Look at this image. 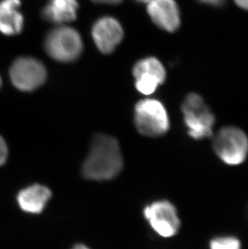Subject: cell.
I'll return each instance as SVG.
<instances>
[{"instance_id":"1","label":"cell","mask_w":248,"mask_h":249,"mask_svg":"<svg viewBox=\"0 0 248 249\" xmlns=\"http://www.w3.org/2000/svg\"><path fill=\"white\" fill-rule=\"evenodd\" d=\"M123 165L122 154L117 140L106 135H96L82 166V174L89 180L106 181L117 176Z\"/></svg>"},{"instance_id":"2","label":"cell","mask_w":248,"mask_h":249,"mask_svg":"<svg viewBox=\"0 0 248 249\" xmlns=\"http://www.w3.org/2000/svg\"><path fill=\"white\" fill-rule=\"evenodd\" d=\"M135 123L140 133L148 137H160L169 129L166 109L157 99H143L136 104Z\"/></svg>"},{"instance_id":"3","label":"cell","mask_w":248,"mask_h":249,"mask_svg":"<svg viewBox=\"0 0 248 249\" xmlns=\"http://www.w3.org/2000/svg\"><path fill=\"white\" fill-rule=\"evenodd\" d=\"M181 110L190 137L200 140L213 135L215 118L200 95L195 93L188 94Z\"/></svg>"},{"instance_id":"4","label":"cell","mask_w":248,"mask_h":249,"mask_svg":"<svg viewBox=\"0 0 248 249\" xmlns=\"http://www.w3.org/2000/svg\"><path fill=\"white\" fill-rule=\"evenodd\" d=\"M213 148L223 162L238 165L246 160L248 138L245 132L238 127H224L213 137Z\"/></svg>"},{"instance_id":"5","label":"cell","mask_w":248,"mask_h":249,"mask_svg":"<svg viewBox=\"0 0 248 249\" xmlns=\"http://www.w3.org/2000/svg\"><path fill=\"white\" fill-rule=\"evenodd\" d=\"M45 51L52 58L61 62H71L80 56L82 40L79 33L70 27H58L48 33Z\"/></svg>"},{"instance_id":"6","label":"cell","mask_w":248,"mask_h":249,"mask_svg":"<svg viewBox=\"0 0 248 249\" xmlns=\"http://www.w3.org/2000/svg\"><path fill=\"white\" fill-rule=\"evenodd\" d=\"M46 69L40 61L33 57H19L10 69L12 84L23 91L37 89L46 79Z\"/></svg>"},{"instance_id":"7","label":"cell","mask_w":248,"mask_h":249,"mask_svg":"<svg viewBox=\"0 0 248 249\" xmlns=\"http://www.w3.org/2000/svg\"><path fill=\"white\" fill-rule=\"evenodd\" d=\"M144 215L153 230L162 237H172L180 229V221L174 205L168 201H158L148 206Z\"/></svg>"},{"instance_id":"8","label":"cell","mask_w":248,"mask_h":249,"mask_svg":"<svg viewBox=\"0 0 248 249\" xmlns=\"http://www.w3.org/2000/svg\"><path fill=\"white\" fill-rule=\"evenodd\" d=\"M136 87L141 94L149 95L164 83L166 71L161 62L155 57H147L139 61L133 68Z\"/></svg>"},{"instance_id":"9","label":"cell","mask_w":248,"mask_h":249,"mask_svg":"<svg viewBox=\"0 0 248 249\" xmlns=\"http://www.w3.org/2000/svg\"><path fill=\"white\" fill-rule=\"evenodd\" d=\"M92 36L101 52L110 53L121 42L124 30L116 19L112 17H103L94 24Z\"/></svg>"},{"instance_id":"10","label":"cell","mask_w":248,"mask_h":249,"mask_svg":"<svg viewBox=\"0 0 248 249\" xmlns=\"http://www.w3.org/2000/svg\"><path fill=\"white\" fill-rule=\"evenodd\" d=\"M148 13L163 30L174 33L180 27V9L175 0H152L148 2Z\"/></svg>"},{"instance_id":"11","label":"cell","mask_w":248,"mask_h":249,"mask_svg":"<svg viewBox=\"0 0 248 249\" xmlns=\"http://www.w3.org/2000/svg\"><path fill=\"white\" fill-rule=\"evenodd\" d=\"M20 0L0 1V32L6 36H16L21 33L24 17L19 12Z\"/></svg>"},{"instance_id":"12","label":"cell","mask_w":248,"mask_h":249,"mask_svg":"<svg viewBox=\"0 0 248 249\" xmlns=\"http://www.w3.org/2000/svg\"><path fill=\"white\" fill-rule=\"evenodd\" d=\"M77 0H50L42 10V17L53 24H65L77 18Z\"/></svg>"},{"instance_id":"13","label":"cell","mask_w":248,"mask_h":249,"mask_svg":"<svg viewBox=\"0 0 248 249\" xmlns=\"http://www.w3.org/2000/svg\"><path fill=\"white\" fill-rule=\"evenodd\" d=\"M51 195V191L47 187L33 185L20 191L17 196V201L24 212L38 214L44 210Z\"/></svg>"},{"instance_id":"14","label":"cell","mask_w":248,"mask_h":249,"mask_svg":"<svg viewBox=\"0 0 248 249\" xmlns=\"http://www.w3.org/2000/svg\"><path fill=\"white\" fill-rule=\"evenodd\" d=\"M211 249H241V244L233 236H220L214 238L210 244Z\"/></svg>"},{"instance_id":"15","label":"cell","mask_w":248,"mask_h":249,"mask_svg":"<svg viewBox=\"0 0 248 249\" xmlns=\"http://www.w3.org/2000/svg\"><path fill=\"white\" fill-rule=\"evenodd\" d=\"M7 154H8V150H7V143L0 136V166L6 162Z\"/></svg>"},{"instance_id":"16","label":"cell","mask_w":248,"mask_h":249,"mask_svg":"<svg viewBox=\"0 0 248 249\" xmlns=\"http://www.w3.org/2000/svg\"><path fill=\"white\" fill-rule=\"evenodd\" d=\"M199 1L205 4L210 5V6L220 7L226 3L227 0H199Z\"/></svg>"},{"instance_id":"17","label":"cell","mask_w":248,"mask_h":249,"mask_svg":"<svg viewBox=\"0 0 248 249\" xmlns=\"http://www.w3.org/2000/svg\"><path fill=\"white\" fill-rule=\"evenodd\" d=\"M97 3H104V4H118L122 2L123 0H91Z\"/></svg>"},{"instance_id":"18","label":"cell","mask_w":248,"mask_h":249,"mask_svg":"<svg viewBox=\"0 0 248 249\" xmlns=\"http://www.w3.org/2000/svg\"><path fill=\"white\" fill-rule=\"evenodd\" d=\"M236 4L244 10L248 11V0H234Z\"/></svg>"},{"instance_id":"19","label":"cell","mask_w":248,"mask_h":249,"mask_svg":"<svg viewBox=\"0 0 248 249\" xmlns=\"http://www.w3.org/2000/svg\"><path fill=\"white\" fill-rule=\"evenodd\" d=\"M72 249H88V248L87 247V246H85V245H76V246H74V247Z\"/></svg>"},{"instance_id":"20","label":"cell","mask_w":248,"mask_h":249,"mask_svg":"<svg viewBox=\"0 0 248 249\" xmlns=\"http://www.w3.org/2000/svg\"><path fill=\"white\" fill-rule=\"evenodd\" d=\"M136 1H138L140 2H149L152 1V0H136Z\"/></svg>"},{"instance_id":"21","label":"cell","mask_w":248,"mask_h":249,"mask_svg":"<svg viewBox=\"0 0 248 249\" xmlns=\"http://www.w3.org/2000/svg\"><path fill=\"white\" fill-rule=\"evenodd\" d=\"M1 87H2V79L0 78V89H1Z\"/></svg>"}]
</instances>
